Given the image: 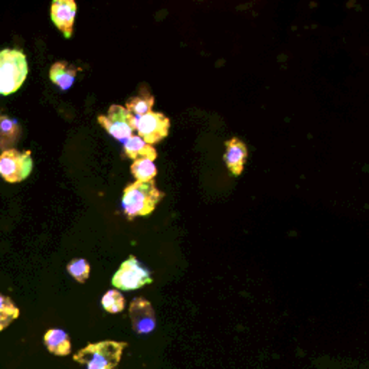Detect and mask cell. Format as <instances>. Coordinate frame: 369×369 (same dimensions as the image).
I'll list each match as a JSON object with an SVG mask.
<instances>
[{
    "mask_svg": "<svg viewBox=\"0 0 369 369\" xmlns=\"http://www.w3.org/2000/svg\"><path fill=\"white\" fill-rule=\"evenodd\" d=\"M247 156H249L247 145H245L242 140L232 137L225 142L224 160L232 176L237 177L244 172L245 162H247Z\"/></svg>",
    "mask_w": 369,
    "mask_h": 369,
    "instance_id": "obj_10",
    "label": "cell"
},
{
    "mask_svg": "<svg viewBox=\"0 0 369 369\" xmlns=\"http://www.w3.org/2000/svg\"><path fill=\"white\" fill-rule=\"evenodd\" d=\"M0 118H2V115H0Z\"/></svg>",
    "mask_w": 369,
    "mask_h": 369,
    "instance_id": "obj_20",
    "label": "cell"
},
{
    "mask_svg": "<svg viewBox=\"0 0 369 369\" xmlns=\"http://www.w3.org/2000/svg\"><path fill=\"white\" fill-rule=\"evenodd\" d=\"M78 68L67 61H58L49 70V78L61 91H67L74 85Z\"/></svg>",
    "mask_w": 369,
    "mask_h": 369,
    "instance_id": "obj_11",
    "label": "cell"
},
{
    "mask_svg": "<svg viewBox=\"0 0 369 369\" xmlns=\"http://www.w3.org/2000/svg\"><path fill=\"white\" fill-rule=\"evenodd\" d=\"M155 104V97L152 95V93L149 90L146 91H140L139 95L132 97L130 100H128L126 103V110L136 118L147 114L152 111Z\"/></svg>",
    "mask_w": 369,
    "mask_h": 369,
    "instance_id": "obj_15",
    "label": "cell"
},
{
    "mask_svg": "<svg viewBox=\"0 0 369 369\" xmlns=\"http://www.w3.org/2000/svg\"><path fill=\"white\" fill-rule=\"evenodd\" d=\"M22 135V128L19 121L11 117L0 118V150L5 152L14 149V146L19 142Z\"/></svg>",
    "mask_w": 369,
    "mask_h": 369,
    "instance_id": "obj_13",
    "label": "cell"
},
{
    "mask_svg": "<svg viewBox=\"0 0 369 369\" xmlns=\"http://www.w3.org/2000/svg\"><path fill=\"white\" fill-rule=\"evenodd\" d=\"M153 279L149 270H146L136 257H129L125 263L121 264L118 271L114 273L111 283L113 286L120 290L133 291L142 289L146 284H152Z\"/></svg>",
    "mask_w": 369,
    "mask_h": 369,
    "instance_id": "obj_6",
    "label": "cell"
},
{
    "mask_svg": "<svg viewBox=\"0 0 369 369\" xmlns=\"http://www.w3.org/2000/svg\"><path fill=\"white\" fill-rule=\"evenodd\" d=\"M76 16L77 4L74 0H55L51 5V19L67 39L73 36Z\"/></svg>",
    "mask_w": 369,
    "mask_h": 369,
    "instance_id": "obj_9",
    "label": "cell"
},
{
    "mask_svg": "<svg viewBox=\"0 0 369 369\" xmlns=\"http://www.w3.org/2000/svg\"><path fill=\"white\" fill-rule=\"evenodd\" d=\"M125 153L128 157L137 160V159H149L152 162L156 160L157 152L152 145H147L142 137L132 136L125 142Z\"/></svg>",
    "mask_w": 369,
    "mask_h": 369,
    "instance_id": "obj_14",
    "label": "cell"
},
{
    "mask_svg": "<svg viewBox=\"0 0 369 369\" xmlns=\"http://www.w3.org/2000/svg\"><path fill=\"white\" fill-rule=\"evenodd\" d=\"M43 343L49 353L55 356H68L71 353L70 335L63 329H49L43 336Z\"/></svg>",
    "mask_w": 369,
    "mask_h": 369,
    "instance_id": "obj_12",
    "label": "cell"
},
{
    "mask_svg": "<svg viewBox=\"0 0 369 369\" xmlns=\"http://www.w3.org/2000/svg\"><path fill=\"white\" fill-rule=\"evenodd\" d=\"M130 172L137 182H150L155 180L157 175V167L155 162L149 159H137L133 162Z\"/></svg>",
    "mask_w": 369,
    "mask_h": 369,
    "instance_id": "obj_17",
    "label": "cell"
},
{
    "mask_svg": "<svg viewBox=\"0 0 369 369\" xmlns=\"http://www.w3.org/2000/svg\"><path fill=\"white\" fill-rule=\"evenodd\" d=\"M101 306L104 307V311L111 313V315H115V313H120L125 311L126 307V301H125V297H123V294L118 291V290H110L107 291L103 298H101Z\"/></svg>",
    "mask_w": 369,
    "mask_h": 369,
    "instance_id": "obj_18",
    "label": "cell"
},
{
    "mask_svg": "<svg viewBox=\"0 0 369 369\" xmlns=\"http://www.w3.org/2000/svg\"><path fill=\"white\" fill-rule=\"evenodd\" d=\"M133 331L137 335H149L156 328V315L153 306L145 297H136L129 307Z\"/></svg>",
    "mask_w": 369,
    "mask_h": 369,
    "instance_id": "obj_8",
    "label": "cell"
},
{
    "mask_svg": "<svg viewBox=\"0 0 369 369\" xmlns=\"http://www.w3.org/2000/svg\"><path fill=\"white\" fill-rule=\"evenodd\" d=\"M67 270L71 274V277L81 284L85 283L91 274V266L84 259H76L70 261V264L67 266Z\"/></svg>",
    "mask_w": 369,
    "mask_h": 369,
    "instance_id": "obj_19",
    "label": "cell"
},
{
    "mask_svg": "<svg viewBox=\"0 0 369 369\" xmlns=\"http://www.w3.org/2000/svg\"><path fill=\"white\" fill-rule=\"evenodd\" d=\"M165 198V194L160 192L156 187V182H133L123 191V209H125L128 218L133 221L136 217L150 215L157 204Z\"/></svg>",
    "mask_w": 369,
    "mask_h": 369,
    "instance_id": "obj_1",
    "label": "cell"
},
{
    "mask_svg": "<svg viewBox=\"0 0 369 369\" xmlns=\"http://www.w3.org/2000/svg\"><path fill=\"white\" fill-rule=\"evenodd\" d=\"M126 348V342L115 341L90 343L74 355V360L87 369H113L120 363L123 350Z\"/></svg>",
    "mask_w": 369,
    "mask_h": 369,
    "instance_id": "obj_3",
    "label": "cell"
},
{
    "mask_svg": "<svg viewBox=\"0 0 369 369\" xmlns=\"http://www.w3.org/2000/svg\"><path fill=\"white\" fill-rule=\"evenodd\" d=\"M21 316L19 307L9 296L0 293V332L11 326Z\"/></svg>",
    "mask_w": 369,
    "mask_h": 369,
    "instance_id": "obj_16",
    "label": "cell"
},
{
    "mask_svg": "<svg viewBox=\"0 0 369 369\" xmlns=\"http://www.w3.org/2000/svg\"><path fill=\"white\" fill-rule=\"evenodd\" d=\"M170 129V120L162 114L150 111L139 118H135V130L147 145L160 143L167 137Z\"/></svg>",
    "mask_w": 369,
    "mask_h": 369,
    "instance_id": "obj_7",
    "label": "cell"
},
{
    "mask_svg": "<svg viewBox=\"0 0 369 369\" xmlns=\"http://www.w3.org/2000/svg\"><path fill=\"white\" fill-rule=\"evenodd\" d=\"M33 169V160L31 150L19 152L9 149L0 155V176L8 183L24 182Z\"/></svg>",
    "mask_w": 369,
    "mask_h": 369,
    "instance_id": "obj_4",
    "label": "cell"
},
{
    "mask_svg": "<svg viewBox=\"0 0 369 369\" xmlns=\"http://www.w3.org/2000/svg\"><path fill=\"white\" fill-rule=\"evenodd\" d=\"M29 74L28 59L21 49L0 51V95L16 93Z\"/></svg>",
    "mask_w": 369,
    "mask_h": 369,
    "instance_id": "obj_2",
    "label": "cell"
},
{
    "mask_svg": "<svg viewBox=\"0 0 369 369\" xmlns=\"http://www.w3.org/2000/svg\"><path fill=\"white\" fill-rule=\"evenodd\" d=\"M135 118L123 105L113 104L105 115H98V123L115 140L126 142L133 136Z\"/></svg>",
    "mask_w": 369,
    "mask_h": 369,
    "instance_id": "obj_5",
    "label": "cell"
}]
</instances>
